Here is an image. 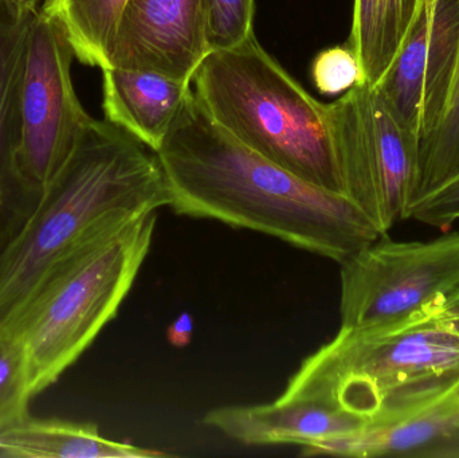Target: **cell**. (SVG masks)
<instances>
[{
	"mask_svg": "<svg viewBox=\"0 0 459 458\" xmlns=\"http://www.w3.org/2000/svg\"><path fill=\"white\" fill-rule=\"evenodd\" d=\"M329 107L345 196L387 236L399 220H407L420 139L368 83L353 86Z\"/></svg>",
	"mask_w": 459,
	"mask_h": 458,
	"instance_id": "8992f818",
	"label": "cell"
},
{
	"mask_svg": "<svg viewBox=\"0 0 459 458\" xmlns=\"http://www.w3.org/2000/svg\"><path fill=\"white\" fill-rule=\"evenodd\" d=\"M75 53L64 27L42 11L30 22L19 94V179L39 195L67 163L91 116L72 77Z\"/></svg>",
	"mask_w": 459,
	"mask_h": 458,
	"instance_id": "52a82bcc",
	"label": "cell"
},
{
	"mask_svg": "<svg viewBox=\"0 0 459 458\" xmlns=\"http://www.w3.org/2000/svg\"><path fill=\"white\" fill-rule=\"evenodd\" d=\"M210 53L202 0H126L110 67L147 70L193 85Z\"/></svg>",
	"mask_w": 459,
	"mask_h": 458,
	"instance_id": "30bf717a",
	"label": "cell"
},
{
	"mask_svg": "<svg viewBox=\"0 0 459 458\" xmlns=\"http://www.w3.org/2000/svg\"><path fill=\"white\" fill-rule=\"evenodd\" d=\"M156 155L178 215L250 229L337 264L383 237L347 196L310 185L238 142L194 91Z\"/></svg>",
	"mask_w": 459,
	"mask_h": 458,
	"instance_id": "6da1fadb",
	"label": "cell"
},
{
	"mask_svg": "<svg viewBox=\"0 0 459 458\" xmlns=\"http://www.w3.org/2000/svg\"><path fill=\"white\" fill-rule=\"evenodd\" d=\"M193 93L191 83L147 70L102 69L107 121L158 151Z\"/></svg>",
	"mask_w": 459,
	"mask_h": 458,
	"instance_id": "5bb4252c",
	"label": "cell"
},
{
	"mask_svg": "<svg viewBox=\"0 0 459 458\" xmlns=\"http://www.w3.org/2000/svg\"><path fill=\"white\" fill-rule=\"evenodd\" d=\"M409 218L447 230L459 220V175L411 207Z\"/></svg>",
	"mask_w": 459,
	"mask_h": 458,
	"instance_id": "7402d4cb",
	"label": "cell"
},
{
	"mask_svg": "<svg viewBox=\"0 0 459 458\" xmlns=\"http://www.w3.org/2000/svg\"><path fill=\"white\" fill-rule=\"evenodd\" d=\"M126 0H46L42 13L66 32L75 58L91 67H110L118 21Z\"/></svg>",
	"mask_w": 459,
	"mask_h": 458,
	"instance_id": "e0dca14e",
	"label": "cell"
},
{
	"mask_svg": "<svg viewBox=\"0 0 459 458\" xmlns=\"http://www.w3.org/2000/svg\"><path fill=\"white\" fill-rule=\"evenodd\" d=\"M196 99L232 137L310 185L345 196L329 104L307 93L255 35L206 56Z\"/></svg>",
	"mask_w": 459,
	"mask_h": 458,
	"instance_id": "277c9868",
	"label": "cell"
},
{
	"mask_svg": "<svg viewBox=\"0 0 459 458\" xmlns=\"http://www.w3.org/2000/svg\"><path fill=\"white\" fill-rule=\"evenodd\" d=\"M312 75L317 91L328 96L366 83L360 62L350 45L321 51L313 62Z\"/></svg>",
	"mask_w": 459,
	"mask_h": 458,
	"instance_id": "44dd1931",
	"label": "cell"
},
{
	"mask_svg": "<svg viewBox=\"0 0 459 458\" xmlns=\"http://www.w3.org/2000/svg\"><path fill=\"white\" fill-rule=\"evenodd\" d=\"M156 220L151 212L78 245L0 324L26 347L34 395L56 384L115 319L150 252Z\"/></svg>",
	"mask_w": 459,
	"mask_h": 458,
	"instance_id": "5b68a950",
	"label": "cell"
},
{
	"mask_svg": "<svg viewBox=\"0 0 459 458\" xmlns=\"http://www.w3.org/2000/svg\"><path fill=\"white\" fill-rule=\"evenodd\" d=\"M437 0H425L426 11H428L429 16H433L434 7H436Z\"/></svg>",
	"mask_w": 459,
	"mask_h": 458,
	"instance_id": "484cf974",
	"label": "cell"
},
{
	"mask_svg": "<svg viewBox=\"0 0 459 458\" xmlns=\"http://www.w3.org/2000/svg\"><path fill=\"white\" fill-rule=\"evenodd\" d=\"M193 317L188 314L180 315L167 330V339L175 347H186L193 338Z\"/></svg>",
	"mask_w": 459,
	"mask_h": 458,
	"instance_id": "603a6c76",
	"label": "cell"
},
{
	"mask_svg": "<svg viewBox=\"0 0 459 458\" xmlns=\"http://www.w3.org/2000/svg\"><path fill=\"white\" fill-rule=\"evenodd\" d=\"M204 424L243 445H312L364 429L366 419L312 398L281 394L256 406H222L204 416Z\"/></svg>",
	"mask_w": 459,
	"mask_h": 458,
	"instance_id": "8fae6325",
	"label": "cell"
},
{
	"mask_svg": "<svg viewBox=\"0 0 459 458\" xmlns=\"http://www.w3.org/2000/svg\"><path fill=\"white\" fill-rule=\"evenodd\" d=\"M0 454L23 458L174 457L155 449L108 440L94 424L31 416L0 432Z\"/></svg>",
	"mask_w": 459,
	"mask_h": 458,
	"instance_id": "9a60e30c",
	"label": "cell"
},
{
	"mask_svg": "<svg viewBox=\"0 0 459 458\" xmlns=\"http://www.w3.org/2000/svg\"><path fill=\"white\" fill-rule=\"evenodd\" d=\"M450 324L459 333V298L457 292L450 298Z\"/></svg>",
	"mask_w": 459,
	"mask_h": 458,
	"instance_id": "d4e9b609",
	"label": "cell"
},
{
	"mask_svg": "<svg viewBox=\"0 0 459 458\" xmlns=\"http://www.w3.org/2000/svg\"><path fill=\"white\" fill-rule=\"evenodd\" d=\"M457 296H458V298H459V290H458V292H457Z\"/></svg>",
	"mask_w": 459,
	"mask_h": 458,
	"instance_id": "4316f807",
	"label": "cell"
},
{
	"mask_svg": "<svg viewBox=\"0 0 459 458\" xmlns=\"http://www.w3.org/2000/svg\"><path fill=\"white\" fill-rule=\"evenodd\" d=\"M459 175V42L449 96L441 120L420 144L418 177L411 206ZM409 210V212H410ZM409 218V214H407Z\"/></svg>",
	"mask_w": 459,
	"mask_h": 458,
	"instance_id": "ac0fdd59",
	"label": "cell"
},
{
	"mask_svg": "<svg viewBox=\"0 0 459 458\" xmlns=\"http://www.w3.org/2000/svg\"><path fill=\"white\" fill-rule=\"evenodd\" d=\"M45 2L46 0H3V3L21 18L39 13Z\"/></svg>",
	"mask_w": 459,
	"mask_h": 458,
	"instance_id": "cb8c5ba5",
	"label": "cell"
},
{
	"mask_svg": "<svg viewBox=\"0 0 459 458\" xmlns=\"http://www.w3.org/2000/svg\"><path fill=\"white\" fill-rule=\"evenodd\" d=\"M210 48L225 50L254 34V0H202Z\"/></svg>",
	"mask_w": 459,
	"mask_h": 458,
	"instance_id": "ffe728a7",
	"label": "cell"
},
{
	"mask_svg": "<svg viewBox=\"0 0 459 458\" xmlns=\"http://www.w3.org/2000/svg\"><path fill=\"white\" fill-rule=\"evenodd\" d=\"M450 298L388 324L340 327L301 363L282 394L324 401L369 424L446 389L459 379Z\"/></svg>",
	"mask_w": 459,
	"mask_h": 458,
	"instance_id": "3957f363",
	"label": "cell"
},
{
	"mask_svg": "<svg viewBox=\"0 0 459 458\" xmlns=\"http://www.w3.org/2000/svg\"><path fill=\"white\" fill-rule=\"evenodd\" d=\"M32 16L21 18L0 0V247L38 198L23 187L16 169L21 134L19 94Z\"/></svg>",
	"mask_w": 459,
	"mask_h": 458,
	"instance_id": "4fadbf2b",
	"label": "cell"
},
{
	"mask_svg": "<svg viewBox=\"0 0 459 458\" xmlns=\"http://www.w3.org/2000/svg\"><path fill=\"white\" fill-rule=\"evenodd\" d=\"M459 436V379L446 389L334 440L302 446V456H417Z\"/></svg>",
	"mask_w": 459,
	"mask_h": 458,
	"instance_id": "7c38bea8",
	"label": "cell"
},
{
	"mask_svg": "<svg viewBox=\"0 0 459 458\" xmlns=\"http://www.w3.org/2000/svg\"><path fill=\"white\" fill-rule=\"evenodd\" d=\"M423 7L425 0H355L350 46L369 86L385 77Z\"/></svg>",
	"mask_w": 459,
	"mask_h": 458,
	"instance_id": "2e32d148",
	"label": "cell"
},
{
	"mask_svg": "<svg viewBox=\"0 0 459 458\" xmlns=\"http://www.w3.org/2000/svg\"><path fill=\"white\" fill-rule=\"evenodd\" d=\"M164 206L169 190L155 151L91 118L72 158L0 247V324L78 245Z\"/></svg>",
	"mask_w": 459,
	"mask_h": 458,
	"instance_id": "7a4b0ae2",
	"label": "cell"
},
{
	"mask_svg": "<svg viewBox=\"0 0 459 458\" xmlns=\"http://www.w3.org/2000/svg\"><path fill=\"white\" fill-rule=\"evenodd\" d=\"M34 397L26 347L16 333L0 325V432L30 417Z\"/></svg>",
	"mask_w": 459,
	"mask_h": 458,
	"instance_id": "d6986e66",
	"label": "cell"
},
{
	"mask_svg": "<svg viewBox=\"0 0 459 458\" xmlns=\"http://www.w3.org/2000/svg\"><path fill=\"white\" fill-rule=\"evenodd\" d=\"M340 266L342 327L388 324L458 292L459 231L431 241L383 236Z\"/></svg>",
	"mask_w": 459,
	"mask_h": 458,
	"instance_id": "ba28073f",
	"label": "cell"
},
{
	"mask_svg": "<svg viewBox=\"0 0 459 458\" xmlns=\"http://www.w3.org/2000/svg\"><path fill=\"white\" fill-rule=\"evenodd\" d=\"M459 42V0L420 11L403 48L377 89L399 123L420 139L438 125L449 96Z\"/></svg>",
	"mask_w": 459,
	"mask_h": 458,
	"instance_id": "9c48e42d",
	"label": "cell"
}]
</instances>
